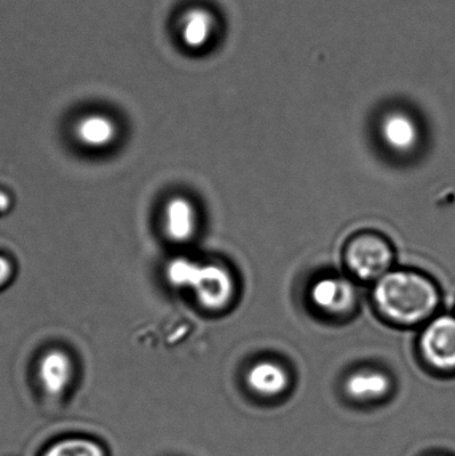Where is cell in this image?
<instances>
[{
	"label": "cell",
	"mask_w": 455,
	"mask_h": 456,
	"mask_svg": "<svg viewBox=\"0 0 455 456\" xmlns=\"http://www.w3.org/2000/svg\"><path fill=\"white\" fill-rule=\"evenodd\" d=\"M379 310L394 322L414 324L432 315L438 294L432 281L414 273H390L379 279L374 292Z\"/></svg>",
	"instance_id": "1"
},
{
	"label": "cell",
	"mask_w": 455,
	"mask_h": 456,
	"mask_svg": "<svg viewBox=\"0 0 455 456\" xmlns=\"http://www.w3.org/2000/svg\"><path fill=\"white\" fill-rule=\"evenodd\" d=\"M174 284L194 289L199 302L208 310H221L232 302L235 284L232 273L219 265H199L176 260L168 270Z\"/></svg>",
	"instance_id": "2"
},
{
	"label": "cell",
	"mask_w": 455,
	"mask_h": 456,
	"mask_svg": "<svg viewBox=\"0 0 455 456\" xmlns=\"http://www.w3.org/2000/svg\"><path fill=\"white\" fill-rule=\"evenodd\" d=\"M393 254L386 241L377 236H361L350 244L347 262L358 278L371 281L386 275Z\"/></svg>",
	"instance_id": "3"
},
{
	"label": "cell",
	"mask_w": 455,
	"mask_h": 456,
	"mask_svg": "<svg viewBox=\"0 0 455 456\" xmlns=\"http://www.w3.org/2000/svg\"><path fill=\"white\" fill-rule=\"evenodd\" d=\"M425 358L435 369H455V319L443 316L435 319L421 340Z\"/></svg>",
	"instance_id": "4"
},
{
	"label": "cell",
	"mask_w": 455,
	"mask_h": 456,
	"mask_svg": "<svg viewBox=\"0 0 455 456\" xmlns=\"http://www.w3.org/2000/svg\"><path fill=\"white\" fill-rule=\"evenodd\" d=\"M312 299L325 313L344 315L354 307L355 289L346 279L326 278L314 284Z\"/></svg>",
	"instance_id": "5"
},
{
	"label": "cell",
	"mask_w": 455,
	"mask_h": 456,
	"mask_svg": "<svg viewBox=\"0 0 455 456\" xmlns=\"http://www.w3.org/2000/svg\"><path fill=\"white\" fill-rule=\"evenodd\" d=\"M72 378V362L61 350L50 351L39 364V379L43 390L51 396H59L69 387Z\"/></svg>",
	"instance_id": "6"
},
{
	"label": "cell",
	"mask_w": 455,
	"mask_h": 456,
	"mask_svg": "<svg viewBox=\"0 0 455 456\" xmlns=\"http://www.w3.org/2000/svg\"><path fill=\"white\" fill-rule=\"evenodd\" d=\"M215 18L207 8L194 7L183 13L181 20V39L192 50L206 47L213 39Z\"/></svg>",
	"instance_id": "7"
},
{
	"label": "cell",
	"mask_w": 455,
	"mask_h": 456,
	"mask_svg": "<svg viewBox=\"0 0 455 456\" xmlns=\"http://www.w3.org/2000/svg\"><path fill=\"white\" fill-rule=\"evenodd\" d=\"M290 379L288 372L274 362H259L248 374V385L254 393L264 396H277L285 393Z\"/></svg>",
	"instance_id": "8"
},
{
	"label": "cell",
	"mask_w": 455,
	"mask_h": 456,
	"mask_svg": "<svg viewBox=\"0 0 455 456\" xmlns=\"http://www.w3.org/2000/svg\"><path fill=\"white\" fill-rule=\"evenodd\" d=\"M382 135L387 146L400 152L410 151L418 141L416 123L403 112H392L385 118Z\"/></svg>",
	"instance_id": "9"
},
{
	"label": "cell",
	"mask_w": 455,
	"mask_h": 456,
	"mask_svg": "<svg viewBox=\"0 0 455 456\" xmlns=\"http://www.w3.org/2000/svg\"><path fill=\"white\" fill-rule=\"evenodd\" d=\"M345 390L357 401H373L389 393L390 379L382 372L358 371L347 378Z\"/></svg>",
	"instance_id": "10"
},
{
	"label": "cell",
	"mask_w": 455,
	"mask_h": 456,
	"mask_svg": "<svg viewBox=\"0 0 455 456\" xmlns=\"http://www.w3.org/2000/svg\"><path fill=\"white\" fill-rule=\"evenodd\" d=\"M194 208L189 200L175 198L166 208V231L173 240L184 241L194 232Z\"/></svg>",
	"instance_id": "11"
},
{
	"label": "cell",
	"mask_w": 455,
	"mask_h": 456,
	"mask_svg": "<svg viewBox=\"0 0 455 456\" xmlns=\"http://www.w3.org/2000/svg\"><path fill=\"white\" fill-rule=\"evenodd\" d=\"M117 135V128L111 119L103 115H88L77 126V136L88 147L109 146Z\"/></svg>",
	"instance_id": "12"
},
{
	"label": "cell",
	"mask_w": 455,
	"mask_h": 456,
	"mask_svg": "<svg viewBox=\"0 0 455 456\" xmlns=\"http://www.w3.org/2000/svg\"><path fill=\"white\" fill-rule=\"evenodd\" d=\"M43 456H107L103 447L85 438H69L56 442Z\"/></svg>",
	"instance_id": "13"
},
{
	"label": "cell",
	"mask_w": 455,
	"mask_h": 456,
	"mask_svg": "<svg viewBox=\"0 0 455 456\" xmlns=\"http://www.w3.org/2000/svg\"><path fill=\"white\" fill-rule=\"evenodd\" d=\"M11 273V265L7 259L0 256V284L4 283L7 281L8 276Z\"/></svg>",
	"instance_id": "14"
},
{
	"label": "cell",
	"mask_w": 455,
	"mask_h": 456,
	"mask_svg": "<svg viewBox=\"0 0 455 456\" xmlns=\"http://www.w3.org/2000/svg\"><path fill=\"white\" fill-rule=\"evenodd\" d=\"M8 206V198L0 192V210H4Z\"/></svg>",
	"instance_id": "15"
}]
</instances>
